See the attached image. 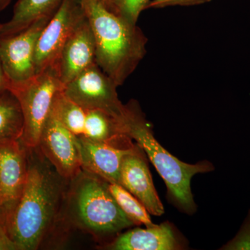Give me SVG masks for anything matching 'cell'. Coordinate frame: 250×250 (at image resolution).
<instances>
[{
	"label": "cell",
	"instance_id": "cell-1",
	"mask_svg": "<svg viewBox=\"0 0 250 250\" xmlns=\"http://www.w3.org/2000/svg\"><path fill=\"white\" fill-rule=\"evenodd\" d=\"M28 158L27 179L13 208L0 216L19 250H37L55 221L62 195V177L41 154Z\"/></svg>",
	"mask_w": 250,
	"mask_h": 250
},
{
	"label": "cell",
	"instance_id": "cell-2",
	"mask_svg": "<svg viewBox=\"0 0 250 250\" xmlns=\"http://www.w3.org/2000/svg\"><path fill=\"white\" fill-rule=\"evenodd\" d=\"M80 1L95 38L97 64L120 86L144 59L147 37L137 24L117 16L103 0Z\"/></svg>",
	"mask_w": 250,
	"mask_h": 250
},
{
	"label": "cell",
	"instance_id": "cell-3",
	"mask_svg": "<svg viewBox=\"0 0 250 250\" xmlns=\"http://www.w3.org/2000/svg\"><path fill=\"white\" fill-rule=\"evenodd\" d=\"M123 129L126 136L134 140L147 154L156 170L165 182L167 197L179 210L192 214L196 210L190 187L192 177L198 173L213 170L207 161L188 164L179 160L163 147L153 135L139 104L130 102L126 105Z\"/></svg>",
	"mask_w": 250,
	"mask_h": 250
},
{
	"label": "cell",
	"instance_id": "cell-4",
	"mask_svg": "<svg viewBox=\"0 0 250 250\" xmlns=\"http://www.w3.org/2000/svg\"><path fill=\"white\" fill-rule=\"evenodd\" d=\"M71 181L67 208L77 228L99 239H114L134 226L110 192L108 182L83 170Z\"/></svg>",
	"mask_w": 250,
	"mask_h": 250
},
{
	"label": "cell",
	"instance_id": "cell-5",
	"mask_svg": "<svg viewBox=\"0 0 250 250\" xmlns=\"http://www.w3.org/2000/svg\"><path fill=\"white\" fill-rule=\"evenodd\" d=\"M63 86L55 68L51 66L27 83L8 89L16 96L21 106L23 130L20 140L27 149L39 146L54 97Z\"/></svg>",
	"mask_w": 250,
	"mask_h": 250
},
{
	"label": "cell",
	"instance_id": "cell-6",
	"mask_svg": "<svg viewBox=\"0 0 250 250\" xmlns=\"http://www.w3.org/2000/svg\"><path fill=\"white\" fill-rule=\"evenodd\" d=\"M118 87L95 62L64 85L62 92L83 109L106 112L123 125L126 105L118 98Z\"/></svg>",
	"mask_w": 250,
	"mask_h": 250
},
{
	"label": "cell",
	"instance_id": "cell-7",
	"mask_svg": "<svg viewBox=\"0 0 250 250\" xmlns=\"http://www.w3.org/2000/svg\"><path fill=\"white\" fill-rule=\"evenodd\" d=\"M53 16L41 18L14 35L0 36V57L7 89L27 83L36 76V44Z\"/></svg>",
	"mask_w": 250,
	"mask_h": 250
},
{
	"label": "cell",
	"instance_id": "cell-8",
	"mask_svg": "<svg viewBox=\"0 0 250 250\" xmlns=\"http://www.w3.org/2000/svg\"><path fill=\"white\" fill-rule=\"evenodd\" d=\"M85 18L80 0H64L37 41L34 57L36 75L53 66L65 42Z\"/></svg>",
	"mask_w": 250,
	"mask_h": 250
},
{
	"label": "cell",
	"instance_id": "cell-9",
	"mask_svg": "<svg viewBox=\"0 0 250 250\" xmlns=\"http://www.w3.org/2000/svg\"><path fill=\"white\" fill-rule=\"evenodd\" d=\"M37 147L62 179L71 181L82 172L78 136L57 121L51 112Z\"/></svg>",
	"mask_w": 250,
	"mask_h": 250
},
{
	"label": "cell",
	"instance_id": "cell-10",
	"mask_svg": "<svg viewBox=\"0 0 250 250\" xmlns=\"http://www.w3.org/2000/svg\"><path fill=\"white\" fill-rule=\"evenodd\" d=\"M27 148L20 139L0 140V216L18 201L27 179Z\"/></svg>",
	"mask_w": 250,
	"mask_h": 250
},
{
	"label": "cell",
	"instance_id": "cell-11",
	"mask_svg": "<svg viewBox=\"0 0 250 250\" xmlns=\"http://www.w3.org/2000/svg\"><path fill=\"white\" fill-rule=\"evenodd\" d=\"M139 146L123 159L121 170L120 185L138 199L149 214L161 216L164 207L159 199L147 163Z\"/></svg>",
	"mask_w": 250,
	"mask_h": 250
},
{
	"label": "cell",
	"instance_id": "cell-12",
	"mask_svg": "<svg viewBox=\"0 0 250 250\" xmlns=\"http://www.w3.org/2000/svg\"><path fill=\"white\" fill-rule=\"evenodd\" d=\"M82 170L97 176L108 183L120 184L123 159L135 145L120 147L118 143L98 142L78 136Z\"/></svg>",
	"mask_w": 250,
	"mask_h": 250
},
{
	"label": "cell",
	"instance_id": "cell-13",
	"mask_svg": "<svg viewBox=\"0 0 250 250\" xmlns=\"http://www.w3.org/2000/svg\"><path fill=\"white\" fill-rule=\"evenodd\" d=\"M95 62V38L85 17L65 42L53 67L65 85Z\"/></svg>",
	"mask_w": 250,
	"mask_h": 250
},
{
	"label": "cell",
	"instance_id": "cell-14",
	"mask_svg": "<svg viewBox=\"0 0 250 250\" xmlns=\"http://www.w3.org/2000/svg\"><path fill=\"white\" fill-rule=\"evenodd\" d=\"M179 247L172 226L166 222L120 233L106 248L112 250H173Z\"/></svg>",
	"mask_w": 250,
	"mask_h": 250
},
{
	"label": "cell",
	"instance_id": "cell-15",
	"mask_svg": "<svg viewBox=\"0 0 250 250\" xmlns=\"http://www.w3.org/2000/svg\"><path fill=\"white\" fill-rule=\"evenodd\" d=\"M64 0H18L9 22L3 23L0 36L14 35L41 18L52 16Z\"/></svg>",
	"mask_w": 250,
	"mask_h": 250
},
{
	"label": "cell",
	"instance_id": "cell-16",
	"mask_svg": "<svg viewBox=\"0 0 250 250\" xmlns=\"http://www.w3.org/2000/svg\"><path fill=\"white\" fill-rule=\"evenodd\" d=\"M82 136L104 143H119L131 139L125 135L123 125L118 120L100 110H85Z\"/></svg>",
	"mask_w": 250,
	"mask_h": 250
},
{
	"label": "cell",
	"instance_id": "cell-17",
	"mask_svg": "<svg viewBox=\"0 0 250 250\" xmlns=\"http://www.w3.org/2000/svg\"><path fill=\"white\" fill-rule=\"evenodd\" d=\"M23 130V116L16 96L9 90L0 95V140L20 139Z\"/></svg>",
	"mask_w": 250,
	"mask_h": 250
},
{
	"label": "cell",
	"instance_id": "cell-18",
	"mask_svg": "<svg viewBox=\"0 0 250 250\" xmlns=\"http://www.w3.org/2000/svg\"><path fill=\"white\" fill-rule=\"evenodd\" d=\"M51 113L72 134L82 136L84 130L85 110L61 90L54 97Z\"/></svg>",
	"mask_w": 250,
	"mask_h": 250
},
{
	"label": "cell",
	"instance_id": "cell-19",
	"mask_svg": "<svg viewBox=\"0 0 250 250\" xmlns=\"http://www.w3.org/2000/svg\"><path fill=\"white\" fill-rule=\"evenodd\" d=\"M108 187L120 208L134 225H144L146 228L155 225L146 207L124 187L115 183H108Z\"/></svg>",
	"mask_w": 250,
	"mask_h": 250
},
{
	"label": "cell",
	"instance_id": "cell-20",
	"mask_svg": "<svg viewBox=\"0 0 250 250\" xmlns=\"http://www.w3.org/2000/svg\"><path fill=\"white\" fill-rule=\"evenodd\" d=\"M151 0H111L108 9L132 24H137L140 15Z\"/></svg>",
	"mask_w": 250,
	"mask_h": 250
},
{
	"label": "cell",
	"instance_id": "cell-21",
	"mask_svg": "<svg viewBox=\"0 0 250 250\" xmlns=\"http://www.w3.org/2000/svg\"><path fill=\"white\" fill-rule=\"evenodd\" d=\"M220 250H250V209L236 236Z\"/></svg>",
	"mask_w": 250,
	"mask_h": 250
},
{
	"label": "cell",
	"instance_id": "cell-22",
	"mask_svg": "<svg viewBox=\"0 0 250 250\" xmlns=\"http://www.w3.org/2000/svg\"><path fill=\"white\" fill-rule=\"evenodd\" d=\"M211 0H151L147 9H162L168 6H195L208 2Z\"/></svg>",
	"mask_w": 250,
	"mask_h": 250
},
{
	"label": "cell",
	"instance_id": "cell-23",
	"mask_svg": "<svg viewBox=\"0 0 250 250\" xmlns=\"http://www.w3.org/2000/svg\"><path fill=\"white\" fill-rule=\"evenodd\" d=\"M0 250H19L17 245L9 236L4 224L1 220H0Z\"/></svg>",
	"mask_w": 250,
	"mask_h": 250
},
{
	"label": "cell",
	"instance_id": "cell-24",
	"mask_svg": "<svg viewBox=\"0 0 250 250\" xmlns=\"http://www.w3.org/2000/svg\"><path fill=\"white\" fill-rule=\"evenodd\" d=\"M2 23H0V30H1ZM8 88V83L5 77L4 70H3L2 64H1V57H0V95L6 91Z\"/></svg>",
	"mask_w": 250,
	"mask_h": 250
},
{
	"label": "cell",
	"instance_id": "cell-25",
	"mask_svg": "<svg viewBox=\"0 0 250 250\" xmlns=\"http://www.w3.org/2000/svg\"><path fill=\"white\" fill-rule=\"evenodd\" d=\"M11 1L12 0H0V12L6 9L11 4Z\"/></svg>",
	"mask_w": 250,
	"mask_h": 250
},
{
	"label": "cell",
	"instance_id": "cell-26",
	"mask_svg": "<svg viewBox=\"0 0 250 250\" xmlns=\"http://www.w3.org/2000/svg\"><path fill=\"white\" fill-rule=\"evenodd\" d=\"M103 2L108 6V7L109 6V5L111 2V0H103Z\"/></svg>",
	"mask_w": 250,
	"mask_h": 250
}]
</instances>
